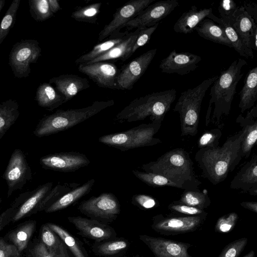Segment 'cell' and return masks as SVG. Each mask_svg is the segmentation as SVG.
I'll return each mask as SVG.
<instances>
[{
	"label": "cell",
	"mask_w": 257,
	"mask_h": 257,
	"mask_svg": "<svg viewBox=\"0 0 257 257\" xmlns=\"http://www.w3.org/2000/svg\"><path fill=\"white\" fill-rule=\"evenodd\" d=\"M231 25L244 44L248 48L250 33L253 27L256 24L247 14L242 6H238L234 14Z\"/></svg>",
	"instance_id": "32"
},
{
	"label": "cell",
	"mask_w": 257,
	"mask_h": 257,
	"mask_svg": "<svg viewBox=\"0 0 257 257\" xmlns=\"http://www.w3.org/2000/svg\"><path fill=\"white\" fill-rule=\"evenodd\" d=\"M36 100L38 105L52 111L66 102L65 98L49 83L40 84L36 91Z\"/></svg>",
	"instance_id": "28"
},
{
	"label": "cell",
	"mask_w": 257,
	"mask_h": 257,
	"mask_svg": "<svg viewBox=\"0 0 257 257\" xmlns=\"http://www.w3.org/2000/svg\"><path fill=\"white\" fill-rule=\"evenodd\" d=\"M238 219V215L234 212L221 216L215 224V231L222 233L230 232L235 226Z\"/></svg>",
	"instance_id": "45"
},
{
	"label": "cell",
	"mask_w": 257,
	"mask_h": 257,
	"mask_svg": "<svg viewBox=\"0 0 257 257\" xmlns=\"http://www.w3.org/2000/svg\"><path fill=\"white\" fill-rule=\"evenodd\" d=\"M246 237H242L228 244L218 257H238L247 243Z\"/></svg>",
	"instance_id": "46"
},
{
	"label": "cell",
	"mask_w": 257,
	"mask_h": 257,
	"mask_svg": "<svg viewBox=\"0 0 257 257\" xmlns=\"http://www.w3.org/2000/svg\"><path fill=\"white\" fill-rule=\"evenodd\" d=\"M30 12L37 22H42L51 18L53 14L50 9L48 0H29Z\"/></svg>",
	"instance_id": "43"
},
{
	"label": "cell",
	"mask_w": 257,
	"mask_h": 257,
	"mask_svg": "<svg viewBox=\"0 0 257 257\" xmlns=\"http://www.w3.org/2000/svg\"><path fill=\"white\" fill-rule=\"evenodd\" d=\"M140 29L131 33L119 44H117L104 54L84 64H90L106 60L120 59L125 61L132 55V49L138 37Z\"/></svg>",
	"instance_id": "24"
},
{
	"label": "cell",
	"mask_w": 257,
	"mask_h": 257,
	"mask_svg": "<svg viewBox=\"0 0 257 257\" xmlns=\"http://www.w3.org/2000/svg\"><path fill=\"white\" fill-rule=\"evenodd\" d=\"M141 168L146 172L163 176L180 189L198 190L201 184L195 176L189 154L182 148L168 151L156 161L143 164Z\"/></svg>",
	"instance_id": "2"
},
{
	"label": "cell",
	"mask_w": 257,
	"mask_h": 257,
	"mask_svg": "<svg viewBox=\"0 0 257 257\" xmlns=\"http://www.w3.org/2000/svg\"><path fill=\"white\" fill-rule=\"evenodd\" d=\"M6 1L5 0H0V12L4 8L5 5Z\"/></svg>",
	"instance_id": "58"
},
{
	"label": "cell",
	"mask_w": 257,
	"mask_h": 257,
	"mask_svg": "<svg viewBox=\"0 0 257 257\" xmlns=\"http://www.w3.org/2000/svg\"><path fill=\"white\" fill-rule=\"evenodd\" d=\"M34 229V222L23 225L10 235V238L20 252L25 248Z\"/></svg>",
	"instance_id": "42"
},
{
	"label": "cell",
	"mask_w": 257,
	"mask_h": 257,
	"mask_svg": "<svg viewBox=\"0 0 257 257\" xmlns=\"http://www.w3.org/2000/svg\"><path fill=\"white\" fill-rule=\"evenodd\" d=\"M247 14L257 24V4L250 2H244L243 6Z\"/></svg>",
	"instance_id": "53"
},
{
	"label": "cell",
	"mask_w": 257,
	"mask_h": 257,
	"mask_svg": "<svg viewBox=\"0 0 257 257\" xmlns=\"http://www.w3.org/2000/svg\"><path fill=\"white\" fill-rule=\"evenodd\" d=\"M230 188L241 189L252 196L257 195L256 154H253L236 173L230 182Z\"/></svg>",
	"instance_id": "21"
},
{
	"label": "cell",
	"mask_w": 257,
	"mask_h": 257,
	"mask_svg": "<svg viewBox=\"0 0 257 257\" xmlns=\"http://www.w3.org/2000/svg\"><path fill=\"white\" fill-rule=\"evenodd\" d=\"M198 34L205 39L232 48L221 27L212 20L205 18L195 28Z\"/></svg>",
	"instance_id": "27"
},
{
	"label": "cell",
	"mask_w": 257,
	"mask_h": 257,
	"mask_svg": "<svg viewBox=\"0 0 257 257\" xmlns=\"http://www.w3.org/2000/svg\"><path fill=\"white\" fill-rule=\"evenodd\" d=\"M139 238L155 257H193L188 252L190 243L147 235H141Z\"/></svg>",
	"instance_id": "17"
},
{
	"label": "cell",
	"mask_w": 257,
	"mask_h": 257,
	"mask_svg": "<svg viewBox=\"0 0 257 257\" xmlns=\"http://www.w3.org/2000/svg\"><path fill=\"white\" fill-rule=\"evenodd\" d=\"M201 60L200 56L174 50L160 62L159 68L163 73L184 75L196 69Z\"/></svg>",
	"instance_id": "19"
},
{
	"label": "cell",
	"mask_w": 257,
	"mask_h": 257,
	"mask_svg": "<svg viewBox=\"0 0 257 257\" xmlns=\"http://www.w3.org/2000/svg\"><path fill=\"white\" fill-rule=\"evenodd\" d=\"M207 213L196 216H164L162 214L154 216L152 228L164 235H174L191 232L203 225Z\"/></svg>",
	"instance_id": "9"
},
{
	"label": "cell",
	"mask_w": 257,
	"mask_h": 257,
	"mask_svg": "<svg viewBox=\"0 0 257 257\" xmlns=\"http://www.w3.org/2000/svg\"><path fill=\"white\" fill-rule=\"evenodd\" d=\"M128 246V241L124 239L107 240L96 241L92 246V250L99 256H114L122 253Z\"/></svg>",
	"instance_id": "35"
},
{
	"label": "cell",
	"mask_w": 257,
	"mask_h": 257,
	"mask_svg": "<svg viewBox=\"0 0 257 257\" xmlns=\"http://www.w3.org/2000/svg\"><path fill=\"white\" fill-rule=\"evenodd\" d=\"M236 122L243 129L244 133L233 165L234 169L243 158H247L250 156L251 150L256 143L257 106H253L248 111L245 117L239 114L236 118Z\"/></svg>",
	"instance_id": "18"
},
{
	"label": "cell",
	"mask_w": 257,
	"mask_h": 257,
	"mask_svg": "<svg viewBox=\"0 0 257 257\" xmlns=\"http://www.w3.org/2000/svg\"><path fill=\"white\" fill-rule=\"evenodd\" d=\"M127 32L119 33L110 36L109 39L95 45L91 50L78 57L75 61L77 64L86 63L107 52L123 41L128 35Z\"/></svg>",
	"instance_id": "31"
},
{
	"label": "cell",
	"mask_w": 257,
	"mask_h": 257,
	"mask_svg": "<svg viewBox=\"0 0 257 257\" xmlns=\"http://www.w3.org/2000/svg\"><path fill=\"white\" fill-rule=\"evenodd\" d=\"M219 25L223 30L226 37L230 42L232 48L235 49L239 55L246 58H253L254 57L253 51L248 48L240 38L232 25L226 22L222 19L217 17L212 13L207 17Z\"/></svg>",
	"instance_id": "29"
},
{
	"label": "cell",
	"mask_w": 257,
	"mask_h": 257,
	"mask_svg": "<svg viewBox=\"0 0 257 257\" xmlns=\"http://www.w3.org/2000/svg\"><path fill=\"white\" fill-rule=\"evenodd\" d=\"M20 251L15 245L9 244L0 239V257H19Z\"/></svg>",
	"instance_id": "51"
},
{
	"label": "cell",
	"mask_w": 257,
	"mask_h": 257,
	"mask_svg": "<svg viewBox=\"0 0 257 257\" xmlns=\"http://www.w3.org/2000/svg\"><path fill=\"white\" fill-rule=\"evenodd\" d=\"M49 83L55 85L56 88L64 96L66 102L79 92L90 87L86 78L73 74H63L54 77L49 80Z\"/></svg>",
	"instance_id": "22"
},
{
	"label": "cell",
	"mask_w": 257,
	"mask_h": 257,
	"mask_svg": "<svg viewBox=\"0 0 257 257\" xmlns=\"http://www.w3.org/2000/svg\"><path fill=\"white\" fill-rule=\"evenodd\" d=\"M176 93L172 88L137 98L116 114L115 120L132 122L149 117L152 122L161 123L176 99Z\"/></svg>",
	"instance_id": "4"
},
{
	"label": "cell",
	"mask_w": 257,
	"mask_h": 257,
	"mask_svg": "<svg viewBox=\"0 0 257 257\" xmlns=\"http://www.w3.org/2000/svg\"><path fill=\"white\" fill-rule=\"evenodd\" d=\"M79 186L80 184L77 183H59L51 189L40 203L35 211L45 210L64 194Z\"/></svg>",
	"instance_id": "38"
},
{
	"label": "cell",
	"mask_w": 257,
	"mask_h": 257,
	"mask_svg": "<svg viewBox=\"0 0 257 257\" xmlns=\"http://www.w3.org/2000/svg\"><path fill=\"white\" fill-rule=\"evenodd\" d=\"M41 239L53 257H70L65 244L46 224L42 226Z\"/></svg>",
	"instance_id": "33"
},
{
	"label": "cell",
	"mask_w": 257,
	"mask_h": 257,
	"mask_svg": "<svg viewBox=\"0 0 257 257\" xmlns=\"http://www.w3.org/2000/svg\"><path fill=\"white\" fill-rule=\"evenodd\" d=\"M19 107L17 101L12 99L0 103V140L19 116Z\"/></svg>",
	"instance_id": "34"
},
{
	"label": "cell",
	"mask_w": 257,
	"mask_h": 257,
	"mask_svg": "<svg viewBox=\"0 0 257 257\" xmlns=\"http://www.w3.org/2000/svg\"><path fill=\"white\" fill-rule=\"evenodd\" d=\"M158 25L159 23L150 27L139 29L138 37L133 47L132 54L138 49L149 43L152 34L157 29Z\"/></svg>",
	"instance_id": "49"
},
{
	"label": "cell",
	"mask_w": 257,
	"mask_h": 257,
	"mask_svg": "<svg viewBox=\"0 0 257 257\" xmlns=\"http://www.w3.org/2000/svg\"><path fill=\"white\" fill-rule=\"evenodd\" d=\"M212 13L211 8L198 10L195 6H192L189 11L184 12L177 20L173 26V30L179 33H192L198 25Z\"/></svg>",
	"instance_id": "23"
},
{
	"label": "cell",
	"mask_w": 257,
	"mask_h": 257,
	"mask_svg": "<svg viewBox=\"0 0 257 257\" xmlns=\"http://www.w3.org/2000/svg\"><path fill=\"white\" fill-rule=\"evenodd\" d=\"M157 49L149 50L124 65L117 78L118 89L131 90L145 73L154 59Z\"/></svg>",
	"instance_id": "15"
},
{
	"label": "cell",
	"mask_w": 257,
	"mask_h": 257,
	"mask_svg": "<svg viewBox=\"0 0 257 257\" xmlns=\"http://www.w3.org/2000/svg\"><path fill=\"white\" fill-rule=\"evenodd\" d=\"M168 208L173 213L182 214L186 215L187 216L199 215L207 213L204 210L190 206L179 203L177 201H174L170 204Z\"/></svg>",
	"instance_id": "48"
},
{
	"label": "cell",
	"mask_w": 257,
	"mask_h": 257,
	"mask_svg": "<svg viewBox=\"0 0 257 257\" xmlns=\"http://www.w3.org/2000/svg\"><path fill=\"white\" fill-rule=\"evenodd\" d=\"M154 1H131L117 9L113 15L112 20L99 33V41H102L110 36L119 33L124 25L136 17Z\"/></svg>",
	"instance_id": "12"
},
{
	"label": "cell",
	"mask_w": 257,
	"mask_h": 257,
	"mask_svg": "<svg viewBox=\"0 0 257 257\" xmlns=\"http://www.w3.org/2000/svg\"><path fill=\"white\" fill-rule=\"evenodd\" d=\"M244 133L241 128L228 137L221 147L200 149L196 152L195 159L202 170L203 177L213 185L224 181L229 172L234 169Z\"/></svg>",
	"instance_id": "1"
},
{
	"label": "cell",
	"mask_w": 257,
	"mask_h": 257,
	"mask_svg": "<svg viewBox=\"0 0 257 257\" xmlns=\"http://www.w3.org/2000/svg\"><path fill=\"white\" fill-rule=\"evenodd\" d=\"M114 103L113 99L95 101L91 105L83 108L58 109L40 119L34 134L42 137L64 131L113 105Z\"/></svg>",
	"instance_id": "5"
},
{
	"label": "cell",
	"mask_w": 257,
	"mask_h": 257,
	"mask_svg": "<svg viewBox=\"0 0 257 257\" xmlns=\"http://www.w3.org/2000/svg\"><path fill=\"white\" fill-rule=\"evenodd\" d=\"M248 48L252 50H257V25H255L250 31Z\"/></svg>",
	"instance_id": "54"
},
{
	"label": "cell",
	"mask_w": 257,
	"mask_h": 257,
	"mask_svg": "<svg viewBox=\"0 0 257 257\" xmlns=\"http://www.w3.org/2000/svg\"><path fill=\"white\" fill-rule=\"evenodd\" d=\"M257 100V66L251 68L246 75L240 92L239 108L241 113L252 107Z\"/></svg>",
	"instance_id": "25"
},
{
	"label": "cell",
	"mask_w": 257,
	"mask_h": 257,
	"mask_svg": "<svg viewBox=\"0 0 257 257\" xmlns=\"http://www.w3.org/2000/svg\"><path fill=\"white\" fill-rule=\"evenodd\" d=\"M161 126L160 123H143L123 132L103 135L98 138L102 144L121 151L153 146L162 143L154 138Z\"/></svg>",
	"instance_id": "7"
},
{
	"label": "cell",
	"mask_w": 257,
	"mask_h": 257,
	"mask_svg": "<svg viewBox=\"0 0 257 257\" xmlns=\"http://www.w3.org/2000/svg\"><path fill=\"white\" fill-rule=\"evenodd\" d=\"M243 257H255L254 251L253 250H250L249 252H248L246 255H245Z\"/></svg>",
	"instance_id": "57"
},
{
	"label": "cell",
	"mask_w": 257,
	"mask_h": 257,
	"mask_svg": "<svg viewBox=\"0 0 257 257\" xmlns=\"http://www.w3.org/2000/svg\"><path fill=\"white\" fill-rule=\"evenodd\" d=\"M67 219L79 234L97 242L113 239L116 235L112 227L95 219L81 216H69Z\"/></svg>",
	"instance_id": "20"
},
{
	"label": "cell",
	"mask_w": 257,
	"mask_h": 257,
	"mask_svg": "<svg viewBox=\"0 0 257 257\" xmlns=\"http://www.w3.org/2000/svg\"><path fill=\"white\" fill-rule=\"evenodd\" d=\"M179 6L177 0H166L150 5L136 17L124 25L128 30L150 27L159 23Z\"/></svg>",
	"instance_id": "13"
},
{
	"label": "cell",
	"mask_w": 257,
	"mask_h": 257,
	"mask_svg": "<svg viewBox=\"0 0 257 257\" xmlns=\"http://www.w3.org/2000/svg\"><path fill=\"white\" fill-rule=\"evenodd\" d=\"M83 214L99 221L114 220L120 211V205L117 197L111 193H103L97 197L92 196L84 200L78 206Z\"/></svg>",
	"instance_id": "10"
},
{
	"label": "cell",
	"mask_w": 257,
	"mask_h": 257,
	"mask_svg": "<svg viewBox=\"0 0 257 257\" xmlns=\"http://www.w3.org/2000/svg\"><path fill=\"white\" fill-rule=\"evenodd\" d=\"M222 136L220 128L211 129L205 132L199 138L197 146L200 149L210 148L215 149L218 146Z\"/></svg>",
	"instance_id": "44"
},
{
	"label": "cell",
	"mask_w": 257,
	"mask_h": 257,
	"mask_svg": "<svg viewBox=\"0 0 257 257\" xmlns=\"http://www.w3.org/2000/svg\"><path fill=\"white\" fill-rule=\"evenodd\" d=\"M238 6L233 0H223L219 3L218 8L220 18L231 24L234 14Z\"/></svg>",
	"instance_id": "47"
},
{
	"label": "cell",
	"mask_w": 257,
	"mask_h": 257,
	"mask_svg": "<svg viewBox=\"0 0 257 257\" xmlns=\"http://www.w3.org/2000/svg\"><path fill=\"white\" fill-rule=\"evenodd\" d=\"M50 11L54 14L61 9L59 3L57 0H48Z\"/></svg>",
	"instance_id": "56"
},
{
	"label": "cell",
	"mask_w": 257,
	"mask_h": 257,
	"mask_svg": "<svg viewBox=\"0 0 257 257\" xmlns=\"http://www.w3.org/2000/svg\"><path fill=\"white\" fill-rule=\"evenodd\" d=\"M177 201L202 210L208 208L211 203L206 190L201 192L199 189L185 190Z\"/></svg>",
	"instance_id": "37"
},
{
	"label": "cell",
	"mask_w": 257,
	"mask_h": 257,
	"mask_svg": "<svg viewBox=\"0 0 257 257\" xmlns=\"http://www.w3.org/2000/svg\"><path fill=\"white\" fill-rule=\"evenodd\" d=\"M242 207L257 213L256 201H243L240 203Z\"/></svg>",
	"instance_id": "55"
},
{
	"label": "cell",
	"mask_w": 257,
	"mask_h": 257,
	"mask_svg": "<svg viewBox=\"0 0 257 257\" xmlns=\"http://www.w3.org/2000/svg\"><path fill=\"white\" fill-rule=\"evenodd\" d=\"M94 183V179L88 180L81 186H79L64 194L47 207L45 211L47 213H51L69 207L88 194L92 190Z\"/></svg>",
	"instance_id": "26"
},
{
	"label": "cell",
	"mask_w": 257,
	"mask_h": 257,
	"mask_svg": "<svg viewBox=\"0 0 257 257\" xmlns=\"http://www.w3.org/2000/svg\"><path fill=\"white\" fill-rule=\"evenodd\" d=\"M53 182H47L32 191L28 199L21 205L14 216V220L17 221L19 220L34 209L35 210L41 201L53 188Z\"/></svg>",
	"instance_id": "30"
},
{
	"label": "cell",
	"mask_w": 257,
	"mask_h": 257,
	"mask_svg": "<svg viewBox=\"0 0 257 257\" xmlns=\"http://www.w3.org/2000/svg\"><path fill=\"white\" fill-rule=\"evenodd\" d=\"M41 48L38 42L34 39L22 40L12 47L9 58V64L16 77H28L30 64L37 62L41 55Z\"/></svg>",
	"instance_id": "8"
},
{
	"label": "cell",
	"mask_w": 257,
	"mask_h": 257,
	"mask_svg": "<svg viewBox=\"0 0 257 257\" xmlns=\"http://www.w3.org/2000/svg\"><path fill=\"white\" fill-rule=\"evenodd\" d=\"M32 253L33 257H53L43 242L35 245Z\"/></svg>",
	"instance_id": "52"
},
{
	"label": "cell",
	"mask_w": 257,
	"mask_h": 257,
	"mask_svg": "<svg viewBox=\"0 0 257 257\" xmlns=\"http://www.w3.org/2000/svg\"><path fill=\"white\" fill-rule=\"evenodd\" d=\"M132 173L138 179L153 187H172L179 188L175 183L159 174L137 170H133Z\"/></svg>",
	"instance_id": "39"
},
{
	"label": "cell",
	"mask_w": 257,
	"mask_h": 257,
	"mask_svg": "<svg viewBox=\"0 0 257 257\" xmlns=\"http://www.w3.org/2000/svg\"><path fill=\"white\" fill-rule=\"evenodd\" d=\"M78 69L99 87L118 89L117 78L120 70L114 64L103 61L81 64Z\"/></svg>",
	"instance_id": "16"
},
{
	"label": "cell",
	"mask_w": 257,
	"mask_h": 257,
	"mask_svg": "<svg viewBox=\"0 0 257 257\" xmlns=\"http://www.w3.org/2000/svg\"><path fill=\"white\" fill-rule=\"evenodd\" d=\"M90 163L85 155L77 152L51 154L40 159L43 168L65 173L75 172L87 166Z\"/></svg>",
	"instance_id": "14"
},
{
	"label": "cell",
	"mask_w": 257,
	"mask_h": 257,
	"mask_svg": "<svg viewBox=\"0 0 257 257\" xmlns=\"http://www.w3.org/2000/svg\"><path fill=\"white\" fill-rule=\"evenodd\" d=\"M31 168L21 150L17 149L12 153L3 178L8 185V196L15 191L21 189L32 179Z\"/></svg>",
	"instance_id": "11"
},
{
	"label": "cell",
	"mask_w": 257,
	"mask_h": 257,
	"mask_svg": "<svg viewBox=\"0 0 257 257\" xmlns=\"http://www.w3.org/2000/svg\"><path fill=\"white\" fill-rule=\"evenodd\" d=\"M20 4V0H14L0 23V45L7 36L10 29L15 23Z\"/></svg>",
	"instance_id": "41"
},
{
	"label": "cell",
	"mask_w": 257,
	"mask_h": 257,
	"mask_svg": "<svg viewBox=\"0 0 257 257\" xmlns=\"http://www.w3.org/2000/svg\"><path fill=\"white\" fill-rule=\"evenodd\" d=\"M132 202L134 205L145 209L153 208L158 203L157 200L152 196L141 194L134 195Z\"/></svg>",
	"instance_id": "50"
},
{
	"label": "cell",
	"mask_w": 257,
	"mask_h": 257,
	"mask_svg": "<svg viewBox=\"0 0 257 257\" xmlns=\"http://www.w3.org/2000/svg\"><path fill=\"white\" fill-rule=\"evenodd\" d=\"M218 76L204 80L197 86L181 93L173 110L179 114L181 136L197 135L202 102L207 90Z\"/></svg>",
	"instance_id": "6"
},
{
	"label": "cell",
	"mask_w": 257,
	"mask_h": 257,
	"mask_svg": "<svg viewBox=\"0 0 257 257\" xmlns=\"http://www.w3.org/2000/svg\"><path fill=\"white\" fill-rule=\"evenodd\" d=\"M247 62L239 58L234 60L225 70L221 72L212 83L208 108L212 109L210 122L221 127L222 119L229 114L232 101L239 81L243 76L241 69Z\"/></svg>",
	"instance_id": "3"
},
{
	"label": "cell",
	"mask_w": 257,
	"mask_h": 257,
	"mask_svg": "<svg viewBox=\"0 0 257 257\" xmlns=\"http://www.w3.org/2000/svg\"><path fill=\"white\" fill-rule=\"evenodd\" d=\"M101 5V3H96L79 8L72 12L71 17L78 22L94 24L97 21Z\"/></svg>",
	"instance_id": "40"
},
{
	"label": "cell",
	"mask_w": 257,
	"mask_h": 257,
	"mask_svg": "<svg viewBox=\"0 0 257 257\" xmlns=\"http://www.w3.org/2000/svg\"><path fill=\"white\" fill-rule=\"evenodd\" d=\"M46 225L62 240L74 257H87L82 245L78 240L61 226L51 223Z\"/></svg>",
	"instance_id": "36"
}]
</instances>
